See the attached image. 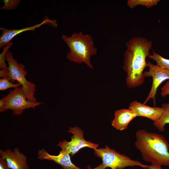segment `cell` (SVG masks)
I'll list each match as a JSON object with an SVG mask.
<instances>
[{
    "instance_id": "16",
    "label": "cell",
    "mask_w": 169,
    "mask_h": 169,
    "mask_svg": "<svg viewBox=\"0 0 169 169\" xmlns=\"http://www.w3.org/2000/svg\"><path fill=\"white\" fill-rule=\"evenodd\" d=\"M148 57L150 59L155 61L157 66L169 70V59L163 58L153 50L152 54H150Z\"/></svg>"
},
{
    "instance_id": "13",
    "label": "cell",
    "mask_w": 169,
    "mask_h": 169,
    "mask_svg": "<svg viewBox=\"0 0 169 169\" xmlns=\"http://www.w3.org/2000/svg\"><path fill=\"white\" fill-rule=\"evenodd\" d=\"M136 116L129 109L116 110L114 113V118L111 122L112 126L118 130L123 131L127 128L129 123Z\"/></svg>"
},
{
    "instance_id": "1",
    "label": "cell",
    "mask_w": 169,
    "mask_h": 169,
    "mask_svg": "<svg viewBox=\"0 0 169 169\" xmlns=\"http://www.w3.org/2000/svg\"><path fill=\"white\" fill-rule=\"evenodd\" d=\"M152 43L151 41L139 37H134L126 42L123 68L126 73V82L128 88H136L144 83V70L147 66L146 58L150 54Z\"/></svg>"
},
{
    "instance_id": "9",
    "label": "cell",
    "mask_w": 169,
    "mask_h": 169,
    "mask_svg": "<svg viewBox=\"0 0 169 169\" xmlns=\"http://www.w3.org/2000/svg\"><path fill=\"white\" fill-rule=\"evenodd\" d=\"M44 24L51 25L55 28H57L58 26L56 20L50 19L49 18L46 17L40 23H37L34 25L20 29H8L4 27L0 28L2 31V33L0 37V48H3L18 34L26 31H34L36 28H39Z\"/></svg>"
},
{
    "instance_id": "11",
    "label": "cell",
    "mask_w": 169,
    "mask_h": 169,
    "mask_svg": "<svg viewBox=\"0 0 169 169\" xmlns=\"http://www.w3.org/2000/svg\"><path fill=\"white\" fill-rule=\"evenodd\" d=\"M128 109L134 112L137 116L148 118L154 122L161 118L164 111L161 107H151L136 100L130 104Z\"/></svg>"
},
{
    "instance_id": "18",
    "label": "cell",
    "mask_w": 169,
    "mask_h": 169,
    "mask_svg": "<svg viewBox=\"0 0 169 169\" xmlns=\"http://www.w3.org/2000/svg\"><path fill=\"white\" fill-rule=\"evenodd\" d=\"M13 44L12 42L8 43L3 48L2 52L0 54V68L1 69L8 70V66H7L5 63V56L8 51Z\"/></svg>"
},
{
    "instance_id": "5",
    "label": "cell",
    "mask_w": 169,
    "mask_h": 169,
    "mask_svg": "<svg viewBox=\"0 0 169 169\" xmlns=\"http://www.w3.org/2000/svg\"><path fill=\"white\" fill-rule=\"evenodd\" d=\"M13 54L8 50L5 56V61L8 64V78L12 83L16 81L21 85L28 100L33 102L37 101L34 96L36 85L27 79L25 76L28 73L25 70V66L23 64L18 63L13 58Z\"/></svg>"
},
{
    "instance_id": "20",
    "label": "cell",
    "mask_w": 169,
    "mask_h": 169,
    "mask_svg": "<svg viewBox=\"0 0 169 169\" xmlns=\"http://www.w3.org/2000/svg\"><path fill=\"white\" fill-rule=\"evenodd\" d=\"M161 94L163 97L169 95V80L161 88Z\"/></svg>"
},
{
    "instance_id": "23",
    "label": "cell",
    "mask_w": 169,
    "mask_h": 169,
    "mask_svg": "<svg viewBox=\"0 0 169 169\" xmlns=\"http://www.w3.org/2000/svg\"><path fill=\"white\" fill-rule=\"evenodd\" d=\"M148 169H162L161 166L155 165L151 164L149 165V167Z\"/></svg>"
},
{
    "instance_id": "17",
    "label": "cell",
    "mask_w": 169,
    "mask_h": 169,
    "mask_svg": "<svg viewBox=\"0 0 169 169\" xmlns=\"http://www.w3.org/2000/svg\"><path fill=\"white\" fill-rule=\"evenodd\" d=\"M20 86H22V85L19 83L14 84L11 82L8 77H5L0 79L1 91H5L10 88L14 89Z\"/></svg>"
},
{
    "instance_id": "15",
    "label": "cell",
    "mask_w": 169,
    "mask_h": 169,
    "mask_svg": "<svg viewBox=\"0 0 169 169\" xmlns=\"http://www.w3.org/2000/svg\"><path fill=\"white\" fill-rule=\"evenodd\" d=\"M160 1V0H128L127 4L131 8L139 5L145 6L148 8H150L156 5Z\"/></svg>"
},
{
    "instance_id": "7",
    "label": "cell",
    "mask_w": 169,
    "mask_h": 169,
    "mask_svg": "<svg viewBox=\"0 0 169 169\" xmlns=\"http://www.w3.org/2000/svg\"><path fill=\"white\" fill-rule=\"evenodd\" d=\"M68 132L73 135L71 137V140L68 141L63 140L59 142L57 146L60 147L61 150L68 152L72 156L83 148L87 147L94 149L99 147L98 144L85 140L84 137V131L79 127H70Z\"/></svg>"
},
{
    "instance_id": "22",
    "label": "cell",
    "mask_w": 169,
    "mask_h": 169,
    "mask_svg": "<svg viewBox=\"0 0 169 169\" xmlns=\"http://www.w3.org/2000/svg\"><path fill=\"white\" fill-rule=\"evenodd\" d=\"M9 72L8 70L1 69L0 70V77L1 78L9 77Z\"/></svg>"
},
{
    "instance_id": "19",
    "label": "cell",
    "mask_w": 169,
    "mask_h": 169,
    "mask_svg": "<svg viewBox=\"0 0 169 169\" xmlns=\"http://www.w3.org/2000/svg\"><path fill=\"white\" fill-rule=\"evenodd\" d=\"M20 0H4L3 2V6L1 8V10H7L15 9L19 4Z\"/></svg>"
},
{
    "instance_id": "6",
    "label": "cell",
    "mask_w": 169,
    "mask_h": 169,
    "mask_svg": "<svg viewBox=\"0 0 169 169\" xmlns=\"http://www.w3.org/2000/svg\"><path fill=\"white\" fill-rule=\"evenodd\" d=\"M2 98L6 103L5 106L0 110V112L10 110L15 115H21L24 110L27 109L32 108L34 109L36 106L44 103L43 102L28 100L22 86L9 90L7 95Z\"/></svg>"
},
{
    "instance_id": "8",
    "label": "cell",
    "mask_w": 169,
    "mask_h": 169,
    "mask_svg": "<svg viewBox=\"0 0 169 169\" xmlns=\"http://www.w3.org/2000/svg\"><path fill=\"white\" fill-rule=\"evenodd\" d=\"M147 67H149V70L144 72V75L145 77H152V83L150 92L143 104H146L152 99L154 105L155 106V97L157 89L162 82L166 80H169V70L154 65L149 61L147 62Z\"/></svg>"
},
{
    "instance_id": "4",
    "label": "cell",
    "mask_w": 169,
    "mask_h": 169,
    "mask_svg": "<svg viewBox=\"0 0 169 169\" xmlns=\"http://www.w3.org/2000/svg\"><path fill=\"white\" fill-rule=\"evenodd\" d=\"M95 155L101 158L102 164L93 168L90 165L87 169H105L109 167L111 169H123L127 167L139 166L142 168L148 169L150 165H146L141 162L131 159L123 154H121L115 150L111 149L106 145L105 148L101 147L93 149Z\"/></svg>"
},
{
    "instance_id": "12",
    "label": "cell",
    "mask_w": 169,
    "mask_h": 169,
    "mask_svg": "<svg viewBox=\"0 0 169 169\" xmlns=\"http://www.w3.org/2000/svg\"><path fill=\"white\" fill-rule=\"evenodd\" d=\"M38 158L41 160L53 161L61 166L63 169H82L76 166L71 161L70 154L66 151L61 150L57 155L49 154L44 149L38 151Z\"/></svg>"
},
{
    "instance_id": "10",
    "label": "cell",
    "mask_w": 169,
    "mask_h": 169,
    "mask_svg": "<svg viewBox=\"0 0 169 169\" xmlns=\"http://www.w3.org/2000/svg\"><path fill=\"white\" fill-rule=\"evenodd\" d=\"M0 155L6 160L11 169H29L27 157L17 147L13 150L9 149L5 151L0 150Z\"/></svg>"
},
{
    "instance_id": "21",
    "label": "cell",
    "mask_w": 169,
    "mask_h": 169,
    "mask_svg": "<svg viewBox=\"0 0 169 169\" xmlns=\"http://www.w3.org/2000/svg\"><path fill=\"white\" fill-rule=\"evenodd\" d=\"M0 169H11L8 166L6 160L1 156L0 157Z\"/></svg>"
},
{
    "instance_id": "14",
    "label": "cell",
    "mask_w": 169,
    "mask_h": 169,
    "mask_svg": "<svg viewBox=\"0 0 169 169\" xmlns=\"http://www.w3.org/2000/svg\"><path fill=\"white\" fill-rule=\"evenodd\" d=\"M161 107L164 109L162 114L159 120L154 122L153 125L159 131L162 132L165 130V125L169 124V102L162 104Z\"/></svg>"
},
{
    "instance_id": "24",
    "label": "cell",
    "mask_w": 169,
    "mask_h": 169,
    "mask_svg": "<svg viewBox=\"0 0 169 169\" xmlns=\"http://www.w3.org/2000/svg\"><path fill=\"white\" fill-rule=\"evenodd\" d=\"M6 103L5 101L2 98L0 100V110L5 106Z\"/></svg>"
},
{
    "instance_id": "3",
    "label": "cell",
    "mask_w": 169,
    "mask_h": 169,
    "mask_svg": "<svg viewBox=\"0 0 169 169\" xmlns=\"http://www.w3.org/2000/svg\"><path fill=\"white\" fill-rule=\"evenodd\" d=\"M62 38L70 49L66 56L69 60L79 64L84 63L89 68H93L90 57L96 54L97 49L94 46L90 35L80 32L73 33L70 36L63 35Z\"/></svg>"
},
{
    "instance_id": "2",
    "label": "cell",
    "mask_w": 169,
    "mask_h": 169,
    "mask_svg": "<svg viewBox=\"0 0 169 169\" xmlns=\"http://www.w3.org/2000/svg\"><path fill=\"white\" fill-rule=\"evenodd\" d=\"M135 145L145 161L169 166V144L163 136L143 130L136 132Z\"/></svg>"
}]
</instances>
